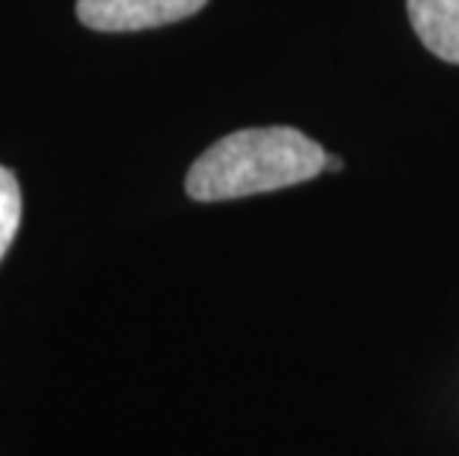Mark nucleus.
<instances>
[{
	"label": "nucleus",
	"mask_w": 459,
	"mask_h": 456,
	"mask_svg": "<svg viewBox=\"0 0 459 456\" xmlns=\"http://www.w3.org/2000/svg\"><path fill=\"white\" fill-rule=\"evenodd\" d=\"M326 151L297 128H249L213 142L187 172V196L231 202L317 178Z\"/></svg>",
	"instance_id": "f257e3e1"
},
{
	"label": "nucleus",
	"mask_w": 459,
	"mask_h": 456,
	"mask_svg": "<svg viewBox=\"0 0 459 456\" xmlns=\"http://www.w3.org/2000/svg\"><path fill=\"white\" fill-rule=\"evenodd\" d=\"M208 0H77V18L90 30L134 33L196 15Z\"/></svg>",
	"instance_id": "f03ea898"
},
{
	"label": "nucleus",
	"mask_w": 459,
	"mask_h": 456,
	"mask_svg": "<svg viewBox=\"0 0 459 456\" xmlns=\"http://www.w3.org/2000/svg\"><path fill=\"white\" fill-rule=\"evenodd\" d=\"M406 9L427 51L459 63V0H406Z\"/></svg>",
	"instance_id": "7ed1b4c3"
},
{
	"label": "nucleus",
	"mask_w": 459,
	"mask_h": 456,
	"mask_svg": "<svg viewBox=\"0 0 459 456\" xmlns=\"http://www.w3.org/2000/svg\"><path fill=\"white\" fill-rule=\"evenodd\" d=\"M18 226H22V190L13 172L0 167V258L13 246Z\"/></svg>",
	"instance_id": "20e7f679"
},
{
	"label": "nucleus",
	"mask_w": 459,
	"mask_h": 456,
	"mask_svg": "<svg viewBox=\"0 0 459 456\" xmlns=\"http://www.w3.org/2000/svg\"><path fill=\"white\" fill-rule=\"evenodd\" d=\"M326 169H332V172H338V169H341V160H335V158H329V154H326Z\"/></svg>",
	"instance_id": "39448f33"
}]
</instances>
